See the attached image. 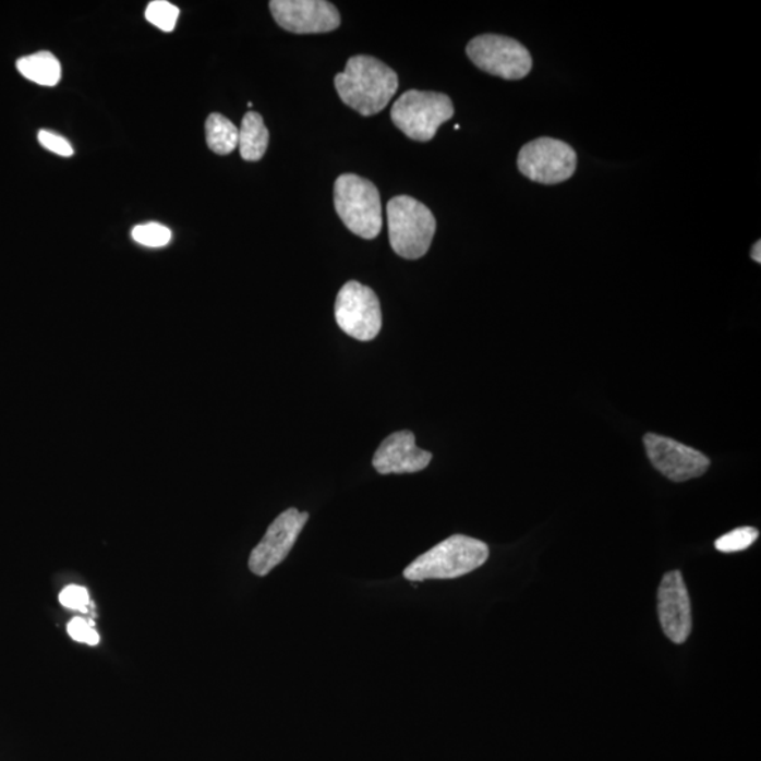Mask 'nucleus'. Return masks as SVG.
Masks as SVG:
<instances>
[{"label": "nucleus", "instance_id": "nucleus-1", "mask_svg": "<svg viewBox=\"0 0 761 761\" xmlns=\"http://www.w3.org/2000/svg\"><path fill=\"white\" fill-rule=\"evenodd\" d=\"M398 85L397 72L371 56L351 57L345 72L335 76L340 99L363 116L383 112L397 94Z\"/></svg>", "mask_w": 761, "mask_h": 761}, {"label": "nucleus", "instance_id": "nucleus-2", "mask_svg": "<svg viewBox=\"0 0 761 761\" xmlns=\"http://www.w3.org/2000/svg\"><path fill=\"white\" fill-rule=\"evenodd\" d=\"M488 557L484 542L455 534L413 560L404 568L403 577L409 581L452 580L484 566Z\"/></svg>", "mask_w": 761, "mask_h": 761}, {"label": "nucleus", "instance_id": "nucleus-3", "mask_svg": "<svg viewBox=\"0 0 761 761\" xmlns=\"http://www.w3.org/2000/svg\"><path fill=\"white\" fill-rule=\"evenodd\" d=\"M389 243L399 257L418 259L431 249L436 233L432 210L415 197L399 195L387 205Z\"/></svg>", "mask_w": 761, "mask_h": 761}, {"label": "nucleus", "instance_id": "nucleus-4", "mask_svg": "<svg viewBox=\"0 0 761 761\" xmlns=\"http://www.w3.org/2000/svg\"><path fill=\"white\" fill-rule=\"evenodd\" d=\"M335 208L346 228L361 239L373 240L383 229L378 188L355 173H343L337 178Z\"/></svg>", "mask_w": 761, "mask_h": 761}, {"label": "nucleus", "instance_id": "nucleus-5", "mask_svg": "<svg viewBox=\"0 0 761 761\" xmlns=\"http://www.w3.org/2000/svg\"><path fill=\"white\" fill-rule=\"evenodd\" d=\"M455 106L449 96L431 90H408L399 96L391 109L395 126L415 142H431L438 128L449 122Z\"/></svg>", "mask_w": 761, "mask_h": 761}, {"label": "nucleus", "instance_id": "nucleus-6", "mask_svg": "<svg viewBox=\"0 0 761 761\" xmlns=\"http://www.w3.org/2000/svg\"><path fill=\"white\" fill-rule=\"evenodd\" d=\"M518 168L524 177L537 184H561L575 176L577 154L570 144L561 140L536 138L520 148Z\"/></svg>", "mask_w": 761, "mask_h": 761}, {"label": "nucleus", "instance_id": "nucleus-7", "mask_svg": "<svg viewBox=\"0 0 761 761\" xmlns=\"http://www.w3.org/2000/svg\"><path fill=\"white\" fill-rule=\"evenodd\" d=\"M467 56L480 70L500 78L522 80L532 71L531 52L514 38L499 35H483L473 38L467 46Z\"/></svg>", "mask_w": 761, "mask_h": 761}, {"label": "nucleus", "instance_id": "nucleus-8", "mask_svg": "<svg viewBox=\"0 0 761 761\" xmlns=\"http://www.w3.org/2000/svg\"><path fill=\"white\" fill-rule=\"evenodd\" d=\"M335 317L346 335L360 341L374 340L383 327L377 293L359 281L345 283L337 293Z\"/></svg>", "mask_w": 761, "mask_h": 761}, {"label": "nucleus", "instance_id": "nucleus-9", "mask_svg": "<svg viewBox=\"0 0 761 761\" xmlns=\"http://www.w3.org/2000/svg\"><path fill=\"white\" fill-rule=\"evenodd\" d=\"M310 520V514L300 512L297 508H289L278 515L269 524L263 541L253 548L249 558V568L253 575L266 577L281 565L292 551L293 544Z\"/></svg>", "mask_w": 761, "mask_h": 761}, {"label": "nucleus", "instance_id": "nucleus-10", "mask_svg": "<svg viewBox=\"0 0 761 761\" xmlns=\"http://www.w3.org/2000/svg\"><path fill=\"white\" fill-rule=\"evenodd\" d=\"M643 442L654 469L674 483L698 479L710 469L711 461L704 452L673 438L648 433Z\"/></svg>", "mask_w": 761, "mask_h": 761}, {"label": "nucleus", "instance_id": "nucleus-11", "mask_svg": "<svg viewBox=\"0 0 761 761\" xmlns=\"http://www.w3.org/2000/svg\"><path fill=\"white\" fill-rule=\"evenodd\" d=\"M269 11L283 31L295 35H317L340 27V13L326 0H273Z\"/></svg>", "mask_w": 761, "mask_h": 761}, {"label": "nucleus", "instance_id": "nucleus-12", "mask_svg": "<svg viewBox=\"0 0 761 761\" xmlns=\"http://www.w3.org/2000/svg\"><path fill=\"white\" fill-rule=\"evenodd\" d=\"M657 611L663 632L673 643L681 644L691 635V602L680 571L663 577L657 592Z\"/></svg>", "mask_w": 761, "mask_h": 761}, {"label": "nucleus", "instance_id": "nucleus-13", "mask_svg": "<svg viewBox=\"0 0 761 761\" xmlns=\"http://www.w3.org/2000/svg\"><path fill=\"white\" fill-rule=\"evenodd\" d=\"M432 452L419 449L411 431L395 432L380 443L373 466L379 474L419 473L432 461Z\"/></svg>", "mask_w": 761, "mask_h": 761}, {"label": "nucleus", "instance_id": "nucleus-14", "mask_svg": "<svg viewBox=\"0 0 761 761\" xmlns=\"http://www.w3.org/2000/svg\"><path fill=\"white\" fill-rule=\"evenodd\" d=\"M269 133L263 116L257 112L245 113L242 128L239 129V150L243 160L259 161L266 154Z\"/></svg>", "mask_w": 761, "mask_h": 761}, {"label": "nucleus", "instance_id": "nucleus-15", "mask_svg": "<svg viewBox=\"0 0 761 761\" xmlns=\"http://www.w3.org/2000/svg\"><path fill=\"white\" fill-rule=\"evenodd\" d=\"M24 78L41 86H56L61 80V64L55 55L48 51L21 58L16 62Z\"/></svg>", "mask_w": 761, "mask_h": 761}, {"label": "nucleus", "instance_id": "nucleus-16", "mask_svg": "<svg viewBox=\"0 0 761 761\" xmlns=\"http://www.w3.org/2000/svg\"><path fill=\"white\" fill-rule=\"evenodd\" d=\"M206 143L212 152L228 156L239 147V129L220 113H212L205 124Z\"/></svg>", "mask_w": 761, "mask_h": 761}, {"label": "nucleus", "instance_id": "nucleus-17", "mask_svg": "<svg viewBox=\"0 0 761 761\" xmlns=\"http://www.w3.org/2000/svg\"><path fill=\"white\" fill-rule=\"evenodd\" d=\"M180 9L167 0H154L146 9V19L162 32H172L177 26Z\"/></svg>", "mask_w": 761, "mask_h": 761}, {"label": "nucleus", "instance_id": "nucleus-18", "mask_svg": "<svg viewBox=\"0 0 761 761\" xmlns=\"http://www.w3.org/2000/svg\"><path fill=\"white\" fill-rule=\"evenodd\" d=\"M759 531L758 529L745 527L735 529L729 533L724 534L715 542L716 551L722 553H736L744 552L749 548L751 544L758 541Z\"/></svg>", "mask_w": 761, "mask_h": 761}, {"label": "nucleus", "instance_id": "nucleus-19", "mask_svg": "<svg viewBox=\"0 0 761 761\" xmlns=\"http://www.w3.org/2000/svg\"><path fill=\"white\" fill-rule=\"evenodd\" d=\"M134 242L146 247H164L171 242V230L160 224L140 225L132 231Z\"/></svg>", "mask_w": 761, "mask_h": 761}, {"label": "nucleus", "instance_id": "nucleus-20", "mask_svg": "<svg viewBox=\"0 0 761 761\" xmlns=\"http://www.w3.org/2000/svg\"><path fill=\"white\" fill-rule=\"evenodd\" d=\"M67 629H69V635L76 642L86 643L89 647H96L99 643V635L94 629L93 623H88V620L74 618L67 626Z\"/></svg>", "mask_w": 761, "mask_h": 761}, {"label": "nucleus", "instance_id": "nucleus-21", "mask_svg": "<svg viewBox=\"0 0 761 761\" xmlns=\"http://www.w3.org/2000/svg\"><path fill=\"white\" fill-rule=\"evenodd\" d=\"M38 142L48 152L58 154V156L71 157L74 154V148L71 147V144L64 137H61L60 134L48 132V130L38 132Z\"/></svg>", "mask_w": 761, "mask_h": 761}, {"label": "nucleus", "instance_id": "nucleus-22", "mask_svg": "<svg viewBox=\"0 0 761 761\" xmlns=\"http://www.w3.org/2000/svg\"><path fill=\"white\" fill-rule=\"evenodd\" d=\"M60 602L65 608L86 611L89 605L88 590L80 585H69L61 591Z\"/></svg>", "mask_w": 761, "mask_h": 761}, {"label": "nucleus", "instance_id": "nucleus-23", "mask_svg": "<svg viewBox=\"0 0 761 761\" xmlns=\"http://www.w3.org/2000/svg\"><path fill=\"white\" fill-rule=\"evenodd\" d=\"M760 249H761V244H760V242H758L753 245V250H751V258H753L754 262H758V263H761Z\"/></svg>", "mask_w": 761, "mask_h": 761}]
</instances>
